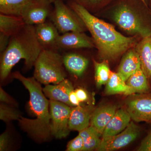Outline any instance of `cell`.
I'll list each match as a JSON object with an SVG mask.
<instances>
[{
	"instance_id": "cell-23",
	"label": "cell",
	"mask_w": 151,
	"mask_h": 151,
	"mask_svg": "<svg viewBox=\"0 0 151 151\" xmlns=\"http://www.w3.org/2000/svg\"><path fill=\"white\" fill-rule=\"evenodd\" d=\"M32 0H0L1 14L21 16L25 8Z\"/></svg>"
},
{
	"instance_id": "cell-1",
	"label": "cell",
	"mask_w": 151,
	"mask_h": 151,
	"mask_svg": "<svg viewBox=\"0 0 151 151\" xmlns=\"http://www.w3.org/2000/svg\"><path fill=\"white\" fill-rule=\"evenodd\" d=\"M67 4L80 17L91 34L100 59H116L137 43L136 37L123 35L112 25L94 16L78 4L71 1H67Z\"/></svg>"
},
{
	"instance_id": "cell-6",
	"label": "cell",
	"mask_w": 151,
	"mask_h": 151,
	"mask_svg": "<svg viewBox=\"0 0 151 151\" xmlns=\"http://www.w3.org/2000/svg\"><path fill=\"white\" fill-rule=\"evenodd\" d=\"M53 9L50 16L59 33L70 32H84L87 31L83 21L76 13L63 0H55Z\"/></svg>"
},
{
	"instance_id": "cell-25",
	"label": "cell",
	"mask_w": 151,
	"mask_h": 151,
	"mask_svg": "<svg viewBox=\"0 0 151 151\" xmlns=\"http://www.w3.org/2000/svg\"><path fill=\"white\" fill-rule=\"evenodd\" d=\"M95 70V79L97 87H100L107 84L111 76L112 71L110 70L108 60L98 62L93 60Z\"/></svg>"
},
{
	"instance_id": "cell-22",
	"label": "cell",
	"mask_w": 151,
	"mask_h": 151,
	"mask_svg": "<svg viewBox=\"0 0 151 151\" xmlns=\"http://www.w3.org/2000/svg\"><path fill=\"white\" fill-rule=\"evenodd\" d=\"M126 82L119 73L112 71L110 78L106 84L105 94L108 95L118 94L131 95V88Z\"/></svg>"
},
{
	"instance_id": "cell-3",
	"label": "cell",
	"mask_w": 151,
	"mask_h": 151,
	"mask_svg": "<svg viewBox=\"0 0 151 151\" xmlns=\"http://www.w3.org/2000/svg\"><path fill=\"white\" fill-rule=\"evenodd\" d=\"M43 50L37 38L35 25L26 24L21 29L11 36L6 50L1 54L0 76L7 78L11 70L22 59L27 69L34 66L38 57Z\"/></svg>"
},
{
	"instance_id": "cell-19",
	"label": "cell",
	"mask_w": 151,
	"mask_h": 151,
	"mask_svg": "<svg viewBox=\"0 0 151 151\" xmlns=\"http://www.w3.org/2000/svg\"><path fill=\"white\" fill-rule=\"evenodd\" d=\"M62 57L65 69L73 75L81 76L88 67L89 60L81 55L69 52Z\"/></svg>"
},
{
	"instance_id": "cell-27",
	"label": "cell",
	"mask_w": 151,
	"mask_h": 151,
	"mask_svg": "<svg viewBox=\"0 0 151 151\" xmlns=\"http://www.w3.org/2000/svg\"><path fill=\"white\" fill-rule=\"evenodd\" d=\"M20 114L12 105L2 103L0 106V119L5 122L18 120L20 118Z\"/></svg>"
},
{
	"instance_id": "cell-14",
	"label": "cell",
	"mask_w": 151,
	"mask_h": 151,
	"mask_svg": "<svg viewBox=\"0 0 151 151\" xmlns=\"http://www.w3.org/2000/svg\"><path fill=\"white\" fill-rule=\"evenodd\" d=\"M92 112L90 107L79 105L71 108L68 122L69 129L79 132L89 127Z\"/></svg>"
},
{
	"instance_id": "cell-10",
	"label": "cell",
	"mask_w": 151,
	"mask_h": 151,
	"mask_svg": "<svg viewBox=\"0 0 151 151\" xmlns=\"http://www.w3.org/2000/svg\"><path fill=\"white\" fill-rule=\"evenodd\" d=\"M126 110L134 122L151 123V94H145L128 100Z\"/></svg>"
},
{
	"instance_id": "cell-8",
	"label": "cell",
	"mask_w": 151,
	"mask_h": 151,
	"mask_svg": "<svg viewBox=\"0 0 151 151\" xmlns=\"http://www.w3.org/2000/svg\"><path fill=\"white\" fill-rule=\"evenodd\" d=\"M140 133V127L131 122L121 133L114 136L102 137L96 150L112 151L123 148L137 139Z\"/></svg>"
},
{
	"instance_id": "cell-7",
	"label": "cell",
	"mask_w": 151,
	"mask_h": 151,
	"mask_svg": "<svg viewBox=\"0 0 151 151\" xmlns=\"http://www.w3.org/2000/svg\"><path fill=\"white\" fill-rule=\"evenodd\" d=\"M49 103L51 134L57 139L66 137L70 132L68 122L71 108L65 103L55 100H50Z\"/></svg>"
},
{
	"instance_id": "cell-34",
	"label": "cell",
	"mask_w": 151,
	"mask_h": 151,
	"mask_svg": "<svg viewBox=\"0 0 151 151\" xmlns=\"http://www.w3.org/2000/svg\"><path fill=\"white\" fill-rule=\"evenodd\" d=\"M69 99L70 103H71L72 106L76 107V106L80 105V101L78 100V97L76 96L74 90L70 92V94H69Z\"/></svg>"
},
{
	"instance_id": "cell-5",
	"label": "cell",
	"mask_w": 151,
	"mask_h": 151,
	"mask_svg": "<svg viewBox=\"0 0 151 151\" xmlns=\"http://www.w3.org/2000/svg\"><path fill=\"white\" fill-rule=\"evenodd\" d=\"M34 67V77L41 84H58L66 78L63 57L57 51L42 50Z\"/></svg>"
},
{
	"instance_id": "cell-37",
	"label": "cell",
	"mask_w": 151,
	"mask_h": 151,
	"mask_svg": "<svg viewBox=\"0 0 151 151\" xmlns=\"http://www.w3.org/2000/svg\"><path fill=\"white\" fill-rule=\"evenodd\" d=\"M141 1H142L144 2L147 3V2H146V0H141Z\"/></svg>"
},
{
	"instance_id": "cell-21",
	"label": "cell",
	"mask_w": 151,
	"mask_h": 151,
	"mask_svg": "<svg viewBox=\"0 0 151 151\" xmlns=\"http://www.w3.org/2000/svg\"><path fill=\"white\" fill-rule=\"evenodd\" d=\"M126 81L131 88L132 94L147 93L150 89L148 79L141 68L131 75Z\"/></svg>"
},
{
	"instance_id": "cell-31",
	"label": "cell",
	"mask_w": 151,
	"mask_h": 151,
	"mask_svg": "<svg viewBox=\"0 0 151 151\" xmlns=\"http://www.w3.org/2000/svg\"><path fill=\"white\" fill-rule=\"evenodd\" d=\"M10 36L0 32V52L2 53L8 46Z\"/></svg>"
},
{
	"instance_id": "cell-12",
	"label": "cell",
	"mask_w": 151,
	"mask_h": 151,
	"mask_svg": "<svg viewBox=\"0 0 151 151\" xmlns=\"http://www.w3.org/2000/svg\"><path fill=\"white\" fill-rule=\"evenodd\" d=\"M35 27L37 38L42 49L58 51L57 42L60 35L54 24L46 21Z\"/></svg>"
},
{
	"instance_id": "cell-15",
	"label": "cell",
	"mask_w": 151,
	"mask_h": 151,
	"mask_svg": "<svg viewBox=\"0 0 151 151\" xmlns=\"http://www.w3.org/2000/svg\"><path fill=\"white\" fill-rule=\"evenodd\" d=\"M122 58L118 73L124 81L141 68L140 60L135 47L127 50Z\"/></svg>"
},
{
	"instance_id": "cell-30",
	"label": "cell",
	"mask_w": 151,
	"mask_h": 151,
	"mask_svg": "<svg viewBox=\"0 0 151 151\" xmlns=\"http://www.w3.org/2000/svg\"><path fill=\"white\" fill-rule=\"evenodd\" d=\"M137 151H151V131L142 141Z\"/></svg>"
},
{
	"instance_id": "cell-32",
	"label": "cell",
	"mask_w": 151,
	"mask_h": 151,
	"mask_svg": "<svg viewBox=\"0 0 151 151\" xmlns=\"http://www.w3.org/2000/svg\"><path fill=\"white\" fill-rule=\"evenodd\" d=\"M9 144L8 134L4 132L0 136V151H6L8 149Z\"/></svg>"
},
{
	"instance_id": "cell-28",
	"label": "cell",
	"mask_w": 151,
	"mask_h": 151,
	"mask_svg": "<svg viewBox=\"0 0 151 151\" xmlns=\"http://www.w3.org/2000/svg\"><path fill=\"white\" fill-rule=\"evenodd\" d=\"M84 141L80 135L71 140L68 142L67 146L66 151H81L84 149Z\"/></svg>"
},
{
	"instance_id": "cell-9",
	"label": "cell",
	"mask_w": 151,
	"mask_h": 151,
	"mask_svg": "<svg viewBox=\"0 0 151 151\" xmlns=\"http://www.w3.org/2000/svg\"><path fill=\"white\" fill-rule=\"evenodd\" d=\"M53 4L48 0H32L22 12L21 17L26 24L36 25L50 17Z\"/></svg>"
},
{
	"instance_id": "cell-26",
	"label": "cell",
	"mask_w": 151,
	"mask_h": 151,
	"mask_svg": "<svg viewBox=\"0 0 151 151\" xmlns=\"http://www.w3.org/2000/svg\"><path fill=\"white\" fill-rule=\"evenodd\" d=\"M76 3L90 13L96 12L106 7L114 0H65Z\"/></svg>"
},
{
	"instance_id": "cell-29",
	"label": "cell",
	"mask_w": 151,
	"mask_h": 151,
	"mask_svg": "<svg viewBox=\"0 0 151 151\" xmlns=\"http://www.w3.org/2000/svg\"><path fill=\"white\" fill-rule=\"evenodd\" d=\"M0 100L2 103H5L7 105L13 106H15L17 105V103L6 92H5L1 87L0 89Z\"/></svg>"
},
{
	"instance_id": "cell-17",
	"label": "cell",
	"mask_w": 151,
	"mask_h": 151,
	"mask_svg": "<svg viewBox=\"0 0 151 151\" xmlns=\"http://www.w3.org/2000/svg\"><path fill=\"white\" fill-rule=\"evenodd\" d=\"M131 117L127 110L120 109L116 111L102 134V137L114 136L124 131L130 124Z\"/></svg>"
},
{
	"instance_id": "cell-33",
	"label": "cell",
	"mask_w": 151,
	"mask_h": 151,
	"mask_svg": "<svg viewBox=\"0 0 151 151\" xmlns=\"http://www.w3.org/2000/svg\"><path fill=\"white\" fill-rule=\"evenodd\" d=\"M75 92L80 103L84 102L88 99V95H87V93L84 89L78 88V89H76Z\"/></svg>"
},
{
	"instance_id": "cell-2",
	"label": "cell",
	"mask_w": 151,
	"mask_h": 151,
	"mask_svg": "<svg viewBox=\"0 0 151 151\" xmlns=\"http://www.w3.org/2000/svg\"><path fill=\"white\" fill-rule=\"evenodd\" d=\"M14 78L22 83L30 95V110L35 116L30 119L21 116L19 119L22 129L39 140H46L51 134L49 100L47 99L40 83L34 77H26L18 71L13 73Z\"/></svg>"
},
{
	"instance_id": "cell-13",
	"label": "cell",
	"mask_w": 151,
	"mask_h": 151,
	"mask_svg": "<svg viewBox=\"0 0 151 151\" xmlns=\"http://www.w3.org/2000/svg\"><path fill=\"white\" fill-rule=\"evenodd\" d=\"M42 90L45 96L50 100L72 106L69 101V96L73 88L70 81L66 78L58 84H47Z\"/></svg>"
},
{
	"instance_id": "cell-16",
	"label": "cell",
	"mask_w": 151,
	"mask_h": 151,
	"mask_svg": "<svg viewBox=\"0 0 151 151\" xmlns=\"http://www.w3.org/2000/svg\"><path fill=\"white\" fill-rule=\"evenodd\" d=\"M116 111V106L113 105H104L97 108L92 112L90 126L94 127L102 135Z\"/></svg>"
},
{
	"instance_id": "cell-18",
	"label": "cell",
	"mask_w": 151,
	"mask_h": 151,
	"mask_svg": "<svg viewBox=\"0 0 151 151\" xmlns=\"http://www.w3.org/2000/svg\"><path fill=\"white\" fill-rule=\"evenodd\" d=\"M135 48L139 57L141 68L151 81V35L141 39Z\"/></svg>"
},
{
	"instance_id": "cell-20",
	"label": "cell",
	"mask_w": 151,
	"mask_h": 151,
	"mask_svg": "<svg viewBox=\"0 0 151 151\" xmlns=\"http://www.w3.org/2000/svg\"><path fill=\"white\" fill-rule=\"evenodd\" d=\"M25 24L21 16L0 14V32L11 37L21 29Z\"/></svg>"
},
{
	"instance_id": "cell-24",
	"label": "cell",
	"mask_w": 151,
	"mask_h": 151,
	"mask_svg": "<svg viewBox=\"0 0 151 151\" xmlns=\"http://www.w3.org/2000/svg\"><path fill=\"white\" fill-rule=\"evenodd\" d=\"M84 141V151H90L97 150L101 139L100 135L94 127L89 126L86 129L79 132V134Z\"/></svg>"
},
{
	"instance_id": "cell-36",
	"label": "cell",
	"mask_w": 151,
	"mask_h": 151,
	"mask_svg": "<svg viewBox=\"0 0 151 151\" xmlns=\"http://www.w3.org/2000/svg\"><path fill=\"white\" fill-rule=\"evenodd\" d=\"M149 4L151 7V0H149Z\"/></svg>"
},
{
	"instance_id": "cell-4",
	"label": "cell",
	"mask_w": 151,
	"mask_h": 151,
	"mask_svg": "<svg viewBox=\"0 0 151 151\" xmlns=\"http://www.w3.org/2000/svg\"><path fill=\"white\" fill-rule=\"evenodd\" d=\"M111 19L127 33L141 40L151 35V10L141 0H114L107 6Z\"/></svg>"
},
{
	"instance_id": "cell-35",
	"label": "cell",
	"mask_w": 151,
	"mask_h": 151,
	"mask_svg": "<svg viewBox=\"0 0 151 151\" xmlns=\"http://www.w3.org/2000/svg\"><path fill=\"white\" fill-rule=\"evenodd\" d=\"M48 1H50L51 2V3H54L55 1V0H48Z\"/></svg>"
},
{
	"instance_id": "cell-11",
	"label": "cell",
	"mask_w": 151,
	"mask_h": 151,
	"mask_svg": "<svg viewBox=\"0 0 151 151\" xmlns=\"http://www.w3.org/2000/svg\"><path fill=\"white\" fill-rule=\"evenodd\" d=\"M58 49L72 50L92 48L95 45L92 38L84 32H70L60 35L57 42Z\"/></svg>"
}]
</instances>
